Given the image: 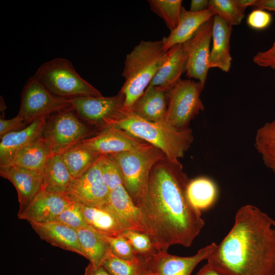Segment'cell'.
<instances>
[{
  "label": "cell",
  "instance_id": "45",
  "mask_svg": "<svg viewBox=\"0 0 275 275\" xmlns=\"http://www.w3.org/2000/svg\"><path fill=\"white\" fill-rule=\"evenodd\" d=\"M240 5L245 8L246 9L247 7L249 6H254L256 0H238Z\"/></svg>",
  "mask_w": 275,
  "mask_h": 275
},
{
  "label": "cell",
  "instance_id": "27",
  "mask_svg": "<svg viewBox=\"0 0 275 275\" xmlns=\"http://www.w3.org/2000/svg\"><path fill=\"white\" fill-rule=\"evenodd\" d=\"M186 194L190 203L199 210H205L213 205L218 195L215 182L206 177L190 179Z\"/></svg>",
  "mask_w": 275,
  "mask_h": 275
},
{
  "label": "cell",
  "instance_id": "12",
  "mask_svg": "<svg viewBox=\"0 0 275 275\" xmlns=\"http://www.w3.org/2000/svg\"><path fill=\"white\" fill-rule=\"evenodd\" d=\"M213 18L204 23L183 43L187 54L185 73L187 77L205 85L209 67L212 40Z\"/></svg>",
  "mask_w": 275,
  "mask_h": 275
},
{
  "label": "cell",
  "instance_id": "18",
  "mask_svg": "<svg viewBox=\"0 0 275 275\" xmlns=\"http://www.w3.org/2000/svg\"><path fill=\"white\" fill-rule=\"evenodd\" d=\"M46 119H38L25 128L9 132L1 138L0 167L9 166L21 149L42 136Z\"/></svg>",
  "mask_w": 275,
  "mask_h": 275
},
{
  "label": "cell",
  "instance_id": "3",
  "mask_svg": "<svg viewBox=\"0 0 275 275\" xmlns=\"http://www.w3.org/2000/svg\"><path fill=\"white\" fill-rule=\"evenodd\" d=\"M123 129L161 150L171 162L179 164L194 140L188 128L179 130L164 120L150 122L130 111L124 110L121 116L108 126Z\"/></svg>",
  "mask_w": 275,
  "mask_h": 275
},
{
  "label": "cell",
  "instance_id": "2",
  "mask_svg": "<svg viewBox=\"0 0 275 275\" xmlns=\"http://www.w3.org/2000/svg\"><path fill=\"white\" fill-rule=\"evenodd\" d=\"M207 263L222 275H275V221L257 207L242 206Z\"/></svg>",
  "mask_w": 275,
  "mask_h": 275
},
{
  "label": "cell",
  "instance_id": "5",
  "mask_svg": "<svg viewBox=\"0 0 275 275\" xmlns=\"http://www.w3.org/2000/svg\"><path fill=\"white\" fill-rule=\"evenodd\" d=\"M118 164L123 185L137 206L146 191L150 172L158 161L167 159L150 144L133 150L109 154Z\"/></svg>",
  "mask_w": 275,
  "mask_h": 275
},
{
  "label": "cell",
  "instance_id": "34",
  "mask_svg": "<svg viewBox=\"0 0 275 275\" xmlns=\"http://www.w3.org/2000/svg\"><path fill=\"white\" fill-rule=\"evenodd\" d=\"M122 234L129 242L137 256L146 258L159 252L150 236L146 233L125 230Z\"/></svg>",
  "mask_w": 275,
  "mask_h": 275
},
{
  "label": "cell",
  "instance_id": "43",
  "mask_svg": "<svg viewBox=\"0 0 275 275\" xmlns=\"http://www.w3.org/2000/svg\"><path fill=\"white\" fill-rule=\"evenodd\" d=\"M253 6L266 11L275 12V0H256Z\"/></svg>",
  "mask_w": 275,
  "mask_h": 275
},
{
  "label": "cell",
  "instance_id": "44",
  "mask_svg": "<svg viewBox=\"0 0 275 275\" xmlns=\"http://www.w3.org/2000/svg\"><path fill=\"white\" fill-rule=\"evenodd\" d=\"M195 275H222L213 268L208 263L204 265Z\"/></svg>",
  "mask_w": 275,
  "mask_h": 275
},
{
  "label": "cell",
  "instance_id": "24",
  "mask_svg": "<svg viewBox=\"0 0 275 275\" xmlns=\"http://www.w3.org/2000/svg\"><path fill=\"white\" fill-rule=\"evenodd\" d=\"M74 178L71 175L60 154H53L42 172L43 191L65 196Z\"/></svg>",
  "mask_w": 275,
  "mask_h": 275
},
{
  "label": "cell",
  "instance_id": "40",
  "mask_svg": "<svg viewBox=\"0 0 275 275\" xmlns=\"http://www.w3.org/2000/svg\"><path fill=\"white\" fill-rule=\"evenodd\" d=\"M253 60L260 67L275 69V42L268 49L257 52Z\"/></svg>",
  "mask_w": 275,
  "mask_h": 275
},
{
  "label": "cell",
  "instance_id": "15",
  "mask_svg": "<svg viewBox=\"0 0 275 275\" xmlns=\"http://www.w3.org/2000/svg\"><path fill=\"white\" fill-rule=\"evenodd\" d=\"M66 196L41 190L18 217L30 223H45L54 221L71 203Z\"/></svg>",
  "mask_w": 275,
  "mask_h": 275
},
{
  "label": "cell",
  "instance_id": "41",
  "mask_svg": "<svg viewBox=\"0 0 275 275\" xmlns=\"http://www.w3.org/2000/svg\"><path fill=\"white\" fill-rule=\"evenodd\" d=\"M84 275H113L102 265L95 267L90 263L86 267Z\"/></svg>",
  "mask_w": 275,
  "mask_h": 275
},
{
  "label": "cell",
  "instance_id": "14",
  "mask_svg": "<svg viewBox=\"0 0 275 275\" xmlns=\"http://www.w3.org/2000/svg\"><path fill=\"white\" fill-rule=\"evenodd\" d=\"M148 144L149 143L123 129L109 126L98 131L95 135L82 141L76 146L101 155L133 150Z\"/></svg>",
  "mask_w": 275,
  "mask_h": 275
},
{
  "label": "cell",
  "instance_id": "19",
  "mask_svg": "<svg viewBox=\"0 0 275 275\" xmlns=\"http://www.w3.org/2000/svg\"><path fill=\"white\" fill-rule=\"evenodd\" d=\"M186 61L183 43L172 46L167 51L164 61L148 86L158 87L168 91L185 72Z\"/></svg>",
  "mask_w": 275,
  "mask_h": 275
},
{
  "label": "cell",
  "instance_id": "31",
  "mask_svg": "<svg viewBox=\"0 0 275 275\" xmlns=\"http://www.w3.org/2000/svg\"><path fill=\"white\" fill-rule=\"evenodd\" d=\"M102 266L113 275H145L149 272L144 258L139 256L135 259L127 260L112 253Z\"/></svg>",
  "mask_w": 275,
  "mask_h": 275
},
{
  "label": "cell",
  "instance_id": "10",
  "mask_svg": "<svg viewBox=\"0 0 275 275\" xmlns=\"http://www.w3.org/2000/svg\"><path fill=\"white\" fill-rule=\"evenodd\" d=\"M125 99L119 91L113 96L81 97L71 99V101L77 115L99 131L121 116L125 110Z\"/></svg>",
  "mask_w": 275,
  "mask_h": 275
},
{
  "label": "cell",
  "instance_id": "36",
  "mask_svg": "<svg viewBox=\"0 0 275 275\" xmlns=\"http://www.w3.org/2000/svg\"><path fill=\"white\" fill-rule=\"evenodd\" d=\"M54 221L75 230L89 226L83 215L82 204L73 201L62 211Z\"/></svg>",
  "mask_w": 275,
  "mask_h": 275
},
{
  "label": "cell",
  "instance_id": "8",
  "mask_svg": "<svg viewBox=\"0 0 275 275\" xmlns=\"http://www.w3.org/2000/svg\"><path fill=\"white\" fill-rule=\"evenodd\" d=\"M204 86L199 81L180 79L167 92L165 121L179 130L188 128L190 121L204 111L200 98Z\"/></svg>",
  "mask_w": 275,
  "mask_h": 275
},
{
  "label": "cell",
  "instance_id": "23",
  "mask_svg": "<svg viewBox=\"0 0 275 275\" xmlns=\"http://www.w3.org/2000/svg\"><path fill=\"white\" fill-rule=\"evenodd\" d=\"M167 105V91L148 86L129 111L146 121L160 122L165 120Z\"/></svg>",
  "mask_w": 275,
  "mask_h": 275
},
{
  "label": "cell",
  "instance_id": "38",
  "mask_svg": "<svg viewBox=\"0 0 275 275\" xmlns=\"http://www.w3.org/2000/svg\"><path fill=\"white\" fill-rule=\"evenodd\" d=\"M271 21V14L266 10L259 8L252 11L246 19L248 25L257 30L266 29L270 24Z\"/></svg>",
  "mask_w": 275,
  "mask_h": 275
},
{
  "label": "cell",
  "instance_id": "33",
  "mask_svg": "<svg viewBox=\"0 0 275 275\" xmlns=\"http://www.w3.org/2000/svg\"><path fill=\"white\" fill-rule=\"evenodd\" d=\"M151 11L161 18L172 32L177 26L181 8V0H148Z\"/></svg>",
  "mask_w": 275,
  "mask_h": 275
},
{
  "label": "cell",
  "instance_id": "13",
  "mask_svg": "<svg viewBox=\"0 0 275 275\" xmlns=\"http://www.w3.org/2000/svg\"><path fill=\"white\" fill-rule=\"evenodd\" d=\"M217 245L213 242L189 257H181L170 254L167 251H159L144 259L149 272L158 275H191L196 266L202 261L207 260Z\"/></svg>",
  "mask_w": 275,
  "mask_h": 275
},
{
  "label": "cell",
  "instance_id": "30",
  "mask_svg": "<svg viewBox=\"0 0 275 275\" xmlns=\"http://www.w3.org/2000/svg\"><path fill=\"white\" fill-rule=\"evenodd\" d=\"M255 147L262 155L265 166L275 173V120L258 129Z\"/></svg>",
  "mask_w": 275,
  "mask_h": 275
},
{
  "label": "cell",
  "instance_id": "1",
  "mask_svg": "<svg viewBox=\"0 0 275 275\" xmlns=\"http://www.w3.org/2000/svg\"><path fill=\"white\" fill-rule=\"evenodd\" d=\"M190 180L180 163L167 159L157 162L150 172L137 207L146 234L159 251H167L174 244L190 246L205 225L201 211L187 196Z\"/></svg>",
  "mask_w": 275,
  "mask_h": 275
},
{
  "label": "cell",
  "instance_id": "7",
  "mask_svg": "<svg viewBox=\"0 0 275 275\" xmlns=\"http://www.w3.org/2000/svg\"><path fill=\"white\" fill-rule=\"evenodd\" d=\"M98 131L71 107L47 118L42 137L52 154L61 155Z\"/></svg>",
  "mask_w": 275,
  "mask_h": 275
},
{
  "label": "cell",
  "instance_id": "37",
  "mask_svg": "<svg viewBox=\"0 0 275 275\" xmlns=\"http://www.w3.org/2000/svg\"><path fill=\"white\" fill-rule=\"evenodd\" d=\"M100 233L109 244L111 252L114 256L127 260H132L138 257L130 243L122 234L112 236Z\"/></svg>",
  "mask_w": 275,
  "mask_h": 275
},
{
  "label": "cell",
  "instance_id": "35",
  "mask_svg": "<svg viewBox=\"0 0 275 275\" xmlns=\"http://www.w3.org/2000/svg\"><path fill=\"white\" fill-rule=\"evenodd\" d=\"M100 170L103 181L109 191L119 185H123L121 171L109 154L100 155Z\"/></svg>",
  "mask_w": 275,
  "mask_h": 275
},
{
  "label": "cell",
  "instance_id": "20",
  "mask_svg": "<svg viewBox=\"0 0 275 275\" xmlns=\"http://www.w3.org/2000/svg\"><path fill=\"white\" fill-rule=\"evenodd\" d=\"M39 236L51 245L86 258L76 230L56 221L30 223Z\"/></svg>",
  "mask_w": 275,
  "mask_h": 275
},
{
  "label": "cell",
  "instance_id": "11",
  "mask_svg": "<svg viewBox=\"0 0 275 275\" xmlns=\"http://www.w3.org/2000/svg\"><path fill=\"white\" fill-rule=\"evenodd\" d=\"M109 194L100 170V155L81 177L74 179L65 196L86 206L105 209Z\"/></svg>",
  "mask_w": 275,
  "mask_h": 275
},
{
  "label": "cell",
  "instance_id": "26",
  "mask_svg": "<svg viewBox=\"0 0 275 275\" xmlns=\"http://www.w3.org/2000/svg\"><path fill=\"white\" fill-rule=\"evenodd\" d=\"M76 231L86 258L95 267L102 265L104 261L112 254L108 242L100 232L90 226Z\"/></svg>",
  "mask_w": 275,
  "mask_h": 275
},
{
  "label": "cell",
  "instance_id": "22",
  "mask_svg": "<svg viewBox=\"0 0 275 275\" xmlns=\"http://www.w3.org/2000/svg\"><path fill=\"white\" fill-rule=\"evenodd\" d=\"M214 16V12L210 8L193 12L182 6L177 26L162 39L164 50L168 51L172 46L187 41L204 23Z\"/></svg>",
  "mask_w": 275,
  "mask_h": 275
},
{
  "label": "cell",
  "instance_id": "6",
  "mask_svg": "<svg viewBox=\"0 0 275 275\" xmlns=\"http://www.w3.org/2000/svg\"><path fill=\"white\" fill-rule=\"evenodd\" d=\"M53 94L72 99L100 97L96 88L82 78L67 59L57 58L43 63L34 75Z\"/></svg>",
  "mask_w": 275,
  "mask_h": 275
},
{
  "label": "cell",
  "instance_id": "28",
  "mask_svg": "<svg viewBox=\"0 0 275 275\" xmlns=\"http://www.w3.org/2000/svg\"><path fill=\"white\" fill-rule=\"evenodd\" d=\"M82 210L88 225L101 233L117 236L125 230L117 218L106 209L82 205Z\"/></svg>",
  "mask_w": 275,
  "mask_h": 275
},
{
  "label": "cell",
  "instance_id": "21",
  "mask_svg": "<svg viewBox=\"0 0 275 275\" xmlns=\"http://www.w3.org/2000/svg\"><path fill=\"white\" fill-rule=\"evenodd\" d=\"M232 26L218 16L213 17L212 46L210 48L209 67L216 68L228 72L231 66L230 41Z\"/></svg>",
  "mask_w": 275,
  "mask_h": 275
},
{
  "label": "cell",
  "instance_id": "4",
  "mask_svg": "<svg viewBox=\"0 0 275 275\" xmlns=\"http://www.w3.org/2000/svg\"><path fill=\"white\" fill-rule=\"evenodd\" d=\"M167 53L162 39L141 41L126 55L122 74L125 81L120 91L125 96V110H130L144 92L164 61Z\"/></svg>",
  "mask_w": 275,
  "mask_h": 275
},
{
  "label": "cell",
  "instance_id": "9",
  "mask_svg": "<svg viewBox=\"0 0 275 275\" xmlns=\"http://www.w3.org/2000/svg\"><path fill=\"white\" fill-rule=\"evenodd\" d=\"M72 107L71 99L56 96L34 75L24 86L17 115L28 125Z\"/></svg>",
  "mask_w": 275,
  "mask_h": 275
},
{
  "label": "cell",
  "instance_id": "17",
  "mask_svg": "<svg viewBox=\"0 0 275 275\" xmlns=\"http://www.w3.org/2000/svg\"><path fill=\"white\" fill-rule=\"evenodd\" d=\"M105 209L117 218L125 230L146 233L140 210L123 185L109 191L108 204Z\"/></svg>",
  "mask_w": 275,
  "mask_h": 275
},
{
  "label": "cell",
  "instance_id": "47",
  "mask_svg": "<svg viewBox=\"0 0 275 275\" xmlns=\"http://www.w3.org/2000/svg\"><path fill=\"white\" fill-rule=\"evenodd\" d=\"M145 275H158L157 273H153V272H148Z\"/></svg>",
  "mask_w": 275,
  "mask_h": 275
},
{
  "label": "cell",
  "instance_id": "46",
  "mask_svg": "<svg viewBox=\"0 0 275 275\" xmlns=\"http://www.w3.org/2000/svg\"><path fill=\"white\" fill-rule=\"evenodd\" d=\"M1 102H0V111H1V119H4L5 111L7 108L5 102L2 96H1Z\"/></svg>",
  "mask_w": 275,
  "mask_h": 275
},
{
  "label": "cell",
  "instance_id": "32",
  "mask_svg": "<svg viewBox=\"0 0 275 275\" xmlns=\"http://www.w3.org/2000/svg\"><path fill=\"white\" fill-rule=\"evenodd\" d=\"M208 8L231 26L240 24L244 17L245 9L238 0H210Z\"/></svg>",
  "mask_w": 275,
  "mask_h": 275
},
{
  "label": "cell",
  "instance_id": "25",
  "mask_svg": "<svg viewBox=\"0 0 275 275\" xmlns=\"http://www.w3.org/2000/svg\"><path fill=\"white\" fill-rule=\"evenodd\" d=\"M52 155L41 136L21 149L9 166L20 167L42 173L47 161Z\"/></svg>",
  "mask_w": 275,
  "mask_h": 275
},
{
  "label": "cell",
  "instance_id": "39",
  "mask_svg": "<svg viewBox=\"0 0 275 275\" xmlns=\"http://www.w3.org/2000/svg\"><path fill=\"white\" fill-rule=\"evenodd\" d=\"M28 125L18 115L11 119H0V139L9 132L23 129Z\"/></svg>",
  "mask_w": 275,
  "mask_h": 275
},
{
  "label": "cell",
  "instance_id": "29",
  "mask_svg": "<svg viewBox=\"0 0 275 275\" xmlns=\"http://www.w3.org/2000/svg\"><path fill=\"white\" fill-rule=\"evenodd\" d=\"M61 155L71 175L76 179L81 177L100 155L76 146Z\"/></svg>",
  "mask_w": 275,
  "mask_h": 275
},
{
  "label": "cell",
  "instance_id": "42",
  "mask_svg": "<svg viewBox=\"0 0 275 275\" xmlns=\"http://www.w3.org/2000/svg\"><path fill=\"white\" fill-rule=\"evenodd\" d=\"M208 8V1L192 0L190 2L189 11L193 12L203 11Z\"/></svg>",
  "mask_w": 275,
  "mask_h": 275
},
{
  "label": "cell",
  "instance_id": "16",
  "mask_svg": "<svg viewBox=\"0 0 275 275\" xmlns=\"http://www.w3.org/2000/svg\"><path fill=\"white\" fill-rule=\"evenodd\" d=\"M0 175L15 187L19 203L18 213L22 212L41 191L42 173L10 165L0 167Z\"/></svg>",
  "mask_w": 275,
  "mask_h": 275
}]
</instances>
